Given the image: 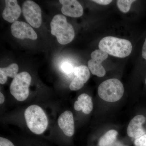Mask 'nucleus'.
<instances>
[{
  "instance_id": "f257e3e1",
  "label": "nucleus",
  "mask_w": 146,
  "mask_h": 146,
  "mask_svg": "<svg viewBox=\"0 0 146 146\" xmlns=\"http://www.w3.org/2000/svg\"><path fill=\"white\" fill-rule=\"evenodd\" d=\"M99 48L108 54L121 58L129 55L132 49L130 41L112 36L102 38L99 44Z\"/></svg>"
},
{
  "instance_id": "f03ea898",
  "label": "nucleus",
  "mask_w": 146,
  "mask_h": 146,
  "mask_svg": "<svg viewBox=\"0 0 146 146\" xmlns=\"http://www.w3.org/2000/svg\"><path fill=\"white\" fill-rule=\"evenodd\" d=\"M25 117L28 127L35 134H42L48 127L46 115L39 106L33 105L28 107L25 111Z\"/></svg>"
},
{
  "instance_id": "7ed1b4c3",
  "label": "nucleus",
  "mask_w": 146,
  "mask_h": 146,
  "mask_svg": "<svg viewBox=\"0 0 146 146\" xmlns=\"http://www.w3.org/2000/svg\"><path fill=\"white\" fill-rule=\"evenodd\" d=\"M50 27L51 33L56 36L60 44H67L74 39L75 32L73 27L63 15H55L51 22Z\"/></svg>"
},
{
  "instance_id": "20e7f679",
  "label": "nucleus",
  "mask_w": 146,
  "mask_h": 146,
  "mask_svg": "<svg viewBox=\"0 0 146 146\" xmlns=\"http://www.w3.org/2000/svg\"><path fill=\"white\" fill-rule=\"evenodd\" d=\"M122 83L117 79L107 80L102 82L98 89L100 98L109 102H114L121 99L124 94Z\"/></svg>"
},
{
  "instance_id": "39448f33",
  "label": "nucleus",
  "mask_w": 146,
  "mask_h": 146,
  "mask_svg": "<svg viewBox=\"0 0 146 146\" xmlns=\"http://www.w3.org/2000/svg\"><path fill=\"white\" fill-rule=\"evenodd\" d=\"M31 82V76L27 72L18 74L11 83V94L17 100L23 101L29 96Z\"/></svg>"
},
{
  "instance_id": "423d86ee",
  "label": "nucleus",
  "mask_w": 146,
  "mask_h": 146,
  "mask_svg": "<svg viewBox=\"0 0 146 146\" xmlns=\"http://www.w3.org/2000/svg\"><path fill=\"white\" fill-rule=\"evenodd\" d=\"M22 10L26 20L32 27L38 28L41 26L42 11L36 3L29 0L25 1L23 3Z\"/></svg>"
},
{
  "instance_id": "0eeeda50",
  "label": "nucleus",
  "mask_w": 146,
  "mask_h": 146,
  "mask_svg": "<svg viewBox=\"0 0 146 146\" xmlns=\"http://www.w3.org/2000/svg\"><path fill=\"white\" fill-rule=\"evenodd\" d=\"M91 59L88 62V67L93 74L97 76L103 77L105 75V70L102 62L108 57V54L101 50H96L91 53Z\"/></svg>"
},
{
  "instance_id": "6e6552de",
  "label": "nucleus",
  "mask_w": 146,
  "mask_h": 146,
  "mask_svg": "<svg viewBox=\"0 0 146 146\" xmlns=\"http://www.w3.org/2000/svg\"><path fill=\"white\" fill-rule=\"evenodd\" d=\"M11 34L16 38L23 39L27 38L36 40L37 35L30 25L22 21H16L11 26Z\"/></svg>"
},
{
  "instance_id": "1a4fd4ad",
  "label": "nucleus",
  "mask_w": 146,
  "mask_h": 146,
  "mask_svg": "<svg viewBox=\"0 0 146 146\" xmlns=\"http://www.w3.org/2000/svg\"><path fill=\"white\" fill-rule=\"evenodd\" d=\"M73 73L76 77L71 82L70 89L72 91H77L81 89L89 80L90 72L88 67L85 65H80L75 67Z\"/></svg>"
},
{
  "instance_id": "9d476101",
  "label": "nucleus",
  "mask_w": 146,
  "mask_h": 146,
  "mask_svg": "<svg viewBox=\"0 0 146 146\" xmlns=\"http://www.w3.org/2000/svg\"><path fill=\"white\" fill-rule=\"evenodd\" d=\"M146 120V118L142 115L134 117L128 126L127 133L129 136L136 139L145 134L146 131L143 127V125Z\"/></svg>"
},
{
  "instance_id": "9b49d317",
  "label": "nucleus",
  "mask_w": 146,
  "mask_h": 146,
  "mask_svg": "<svg viewBox=\"0 0 146 146\" xmlns=\"http://www.w3.org/2000/svg\"><path fill=\"white\" fill-rule=\"evenodd\" d=\"M59 2L62 5L61 11L63 15L73 18H78L83 14V7L78 1L60 0Z\"/></svg>"
},
{
  "instance_id": "f8f14e48",
  "label": "nucleus",
  "mask_w": 146,
  "mask_h": 146,
  "mask_svg": "<svg viewBox=\"0 0 146 146\" xmlns=\"http://www.w3.org/2000/svg\"><path fill=\"white\" fill-rule=\"evenodd\" d=\"M5 6L2 16L5 20L10 23L16 22L21 13V9L16 0H6Z\"/></svg>"
},
{
  "instance_id": "ddd939ff",
  "label": "nucleus",
  "mask_w": 146,
  "mask_h": 146,
  "mask_svg": "<svg viewBox=\"0 0 146 146\" xmlns=\"http://www.w3.org/2000/svg\"><path fill=\"white\" fill-rule=\"evenodd\" d=\"M58 123L66 136L71 137L74 133V122L72 113L65 111L60 115L58 119Z\"/></svg>"
},
{
  "instance_id": "4468645a",
  "label": "nucleus",
  "mask_w": 146,
  "mask_h": 146,
  "mask_svg": "<svg viewBox=\"0 0 146 146\" xmlns=\"http://www.w3.org/2000/svg\"><path fill=\"white\" fill-rule=\"evenodd\" d=\"M74 108L77 111L82 110L86 115L90 114L93 109V102L91 97L87 94H81L75 102Z\"/></svg>"
},
{
  "instance_id": "2eb2a0df",
  "label": "nucleus",
  "mask_w": 146,
  "mask_h": 146,
  "mask_svg": "<svg viewBox=\"0 0 146 146\" xmlns=\"http://www.w3.org/2000/svg\"><path fill=\"white\" fill-rule=\"evenodd\" d=\"M19 70L18 65L12 63L7 68H0V83L4 84L7 81V77L14 78L18 74Z\"/></svg>"
},
{
  "instance_id": "dca6fc26",
  "label": "nucleus",
  "mask_w": 146,
  "mask_h": 146,
  "mask_svg": "<svg viewBox=\"0 0 146 146\" xmlns=\"http://www.w3.org/2000/svg\"><path fill=\"white\" fill-rule=\"evenodd\" d=\"M118 132L117 131L111 129L108 131L104 136L100 138L99 146H110L114 143L116 141Z\"/></svg>"
},
{
  "instance_id": "f3484780",
  "label": "nucleus",
  "mask_w": 146,
  "mask_h": 146,
  "mask_svg": "<svg viewBox=\"0 0 146 146\" xmlns=\"http://www.w3.org/2000/svg\"><path fill=\"white\" fill-rule=\"evenodd\" d=\"M136 1L134 0H118L117 5L119 9L123 13H127L130 9L131 4Z\"/></svg>"
},
{
  "instance_id": "a211bd4d",
  "label": "nucleus",
  "mask_w": 146,
  "mask_h": 146,
  "mask_svg": "<svg viewBox=\"0 0 146 146\" xmlns=\"http://www.w3.org/2000/svg\"><path fill=\"white\" fill-rule=\"evenodd\" d=\"M61 68L64 73L68 74H70L73 73L74 69L72 64L68 62L63 63L61 65Z\"/></svg>"
},
{
  "instance_id": "6ab92c4d",
  "label": "nucleus",
  "mask_w": 146,
  "mask_h": 146,
  "mask_svg": "<svg viewBox=\"0 0 146 146\" xmlns=\"http://www.w3.org/2000/svg\"><path fill=\"white\" fill-rule=\"evenodd\" d=\"M134 145L135 146H146V134L136 139Z\"/></svg>"
},
{
  "instance_id": "aec40b11",
  "label": "nucleus",
  "mask_w": 146,
  "mask_h": 146,
  "mask_svg": "<svg viewBox=\"0 0 146 146\" xmlns=\"http://www.w3.org/2000/svg\"><path fill=\"white\" fill-rule=\"evenodd\" d=\"M0 146H15L12 142L3 137L0 138Z\"/></svg>"
},
{
  "instance_id": "412c9836",
  "label": "nucleus",
  "mask_w": 146,
  "mask_h": 146,
  "mask_svg": "<svg viewBox=\"0 0 146 146\" xmlns=\"http://www.w3.org/2000/svg\"><path fill=\"white\" fill-rule=\"evenodd\" d=\"M92 1L98 4L104 5H109L112 2V1L111 0H94V1Z\"/></svg>"
},
{
  "instance_id": "4be33fe9",
  "label": "nucleus",
  "mask_w": 146,
  "mask_h": 146,
  "mask_svg": "<svg viewBox=\"0 0 146 146\" xmlns=\"http://www.w3.org/2000/svg\"><path fill=\"white\" fill-rule=\"evenodd\" d=\"M142 54L143 58L146 60V38L145 42H144L143 46Z\"/></svg>"
},
{
  "instance_id": "5701e85b",
  "label": "nucleus",
  "mask_w": 146,
  "mask_h": 146,
  "mask_svg": "<svg viewBox=\"0 0 146 146\" xmlns=\"http://www.w3.org/2000/svg\"><path fill=\"white\" fill-rule=\"evenodd\" d=\"M5 101V97L3 94L2 93H0V104H2Z\"/></svg>"
},
{
  "instance_id": "b1692460",
  "label": "nucleus",
  "mask_w": 146,
  "mask_h": 146,
  "mask_svg": "<svg viewBox=\"0 0 146 146\" xmlns=\"http://www.w3.org/2000/svg\"><path fill=\"white\" fill-rule=\"evenodd\" d=\"M110 146H127L124 145L123 144L121 143L120 142H115L114 143L111 145Z\"/></svg>"
},
{
  "instance_id": "393cba45",
  "label": "nucleus",
  "mask_w": 146,
  "mask_h": 146,
  "mask_svg": "<svg viewBox=\"0 0 146 146\" xmlns=\"http://www.w3.org/2000/svg\"><path fill=\"white\" fill-rule=\"evenodd\" d=\"M145 83H146V80H145Z\"/></svg>"
}]
</instances>
